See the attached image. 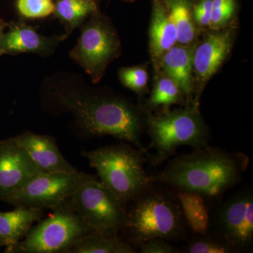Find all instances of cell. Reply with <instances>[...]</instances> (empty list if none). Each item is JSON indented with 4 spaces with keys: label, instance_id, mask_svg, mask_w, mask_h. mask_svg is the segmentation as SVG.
Listing matches in <instances>:
<instances>
[{
    "label": "cell",
    "instance_id": "6da1fadb",
    "mask_svg": "<svg viewBox=\"0 0 253 253\" xmlns=\"http://www.w3.org/2000/svg\"><path fill=\"white\" fill-rule=\"evenodd\" d=\"M46 104L72 115L86 135L111 136L146 151L141 136L144 113L121 96L99 92L69 83L52 82L46 89Z\"/></svg>",
    "mask_w": 253,
    "mask_h": 253
},
{
    "label": "cell",
    "instance_id": "7a4b0ae2",
    "mask_svg": "<svg viewBox=\"0 0 253 253\" xmlns=\"http://www.w3.org/2000/svg\"><path fill=\"white\" fill-rule=\"evenodd\" d=\"M250 162L249 156L244 153L208 145L174 156L161 172L150 175V179L151 182L176 191L199 194L211 208L242 181Z\"/></svg>",
    "mask_w": 253,
    "mask_h": 253
},
{
    "label": "cell",
    "instance_id": "3957f363",
    "mask_svg": "<svg viewBox=\"0 0 253 253\" xmlns=\"http://www.w3.org/2000/svg\"><path fill=\"white\" fill-rule=\"evenodd\" d=\"M122 230L126 242L136 250L148 240L186 241L191 235L175 190L161 184L151 186L125 207Z\"/></svg>",
    "mask_w": 253,
    "mask_h": 253
},
{
    "label": "cell",
    "instance_id": "277c9868",
    "mask_svg": "<svg viewBox=\"0 0 253 253\" xmlns=\"http://www.w3.org/2000/svg\"><path fill=\"white\" fill-rule=\"evenodd\" d=\"M144 129L150 137L147 162L161 166L181 146L199 149L209 145L211 134L199 108L184 106L162 113H144Z\"/></svg>",
    "mask_w": 253,
    "mask_h": 253
},
{
    "label": "cell",
    "instance_id": "5b68a950",
    "mask_svg": "<svg viewBox=\"0 0 253 253\" xmlns=\"http://www.w3.org/2000/svg\"><path fill=\"white\" fill-rule=\"evenodd\" d=\"M146 154L133 145L122 144L84 151L82 155L96 169L100 181L126 207L153 184L144 169Z\"/></svg>",
    "mask_w": 253,
    "mask_h": 253
},
{
    "label": "cell",
    "instance_id": "8992f818",
    "mask_svg": "<svg viewBox=\"0 0 253 253\" xmlns=\"http://www.w3.org/2000/svg\"><path fill=\"white\" fill-rule=\"evenodd\" d=\"M52 211L49 217L31 227L12 253H69L80 240L94 231L71 209L67 201Z\"/></svg>",
    "mask_w": 253,
    "mask_h": 253
},
{
    "label": "cell",
    "instance_id": "52a82bcc",
    "mask_svg": "<svg viewBox=\"0 0 253 253\" xmlns=\"http://www.w3.org/2000/svg\"><path fill=\"white\" fill-rule=\"evenodd\" d=\"M68 206L94 231L118 234L126 219L119 200L96 176L83 172Z\"/></svg>",
    "mask_w": 253,
    "mask_h": 253
},
{
    "label": "cell",
    "instance_id": "ba28073f",
    "mask_svg": "<svg viewBox=\"0 0 253 253\" xmlns=\"http://www.w3.org/2000/svg\"><path fill=\"white\" fill-rule=\"evenodd\" d=\"M81 26V36L70 57L86 71L92 83H98L110 63L121 55V41L109 18L99 10Z\"/></svg>",
    "mask_w": 253,
    "mask_h": 253
},
{
    "label": "cell",
    "instance_id": "9c48e42d",
    "mask_svg": "<svg viewBox=\"0 0 253 253\" xmlns=\"http://www.w3.org/2000/svg\"><path fill=\"white\" fill-rule=\"evenodd\" d=\"M209 231L223 240L235 253L253 249V190L244 187L212 206Z\"/></svg>",
    "mask_w": 253,
    "mask_h": 253
},
{
    "label": "cell",
    "instance_id": "30bf717a",
    "mask_svg": "<svg viewBox=\"0 0 253 253\" xmlns=\"http://www.w3.org/2000/svg\"><path fill=\"white\" fill-rule=\"evenodd\" d=\"M83 172H41L5 202L15 207L53 209L66 202L81 180Z\"/></svg>",
    "mask_w": 253,
    "mask_h": 253
},
{
    "label": "cell",
    "instance_id": "8fae6325",
    "mask_svg": "<svg viewBox=\"0 0 253 253\" xmlns=\"http://www.w3.org/2000/svg\"><path fill=\"white\" fill-rule=\"evenodd\" d=\"M234 28L206 33L193 49V73L196 80L194 104L199 107L200 96L206 83L219 71L234 44Z\"/></svg>",
    "mask_w": 253,
    "mask_h": 253
},
{
    "label": "cell",
    "instance_id": "7c38bea8",
    "mask_svg": "<svg viewBox=\"0 0 253 253\" xmlns=\"http://www.w3.org/2000/svg\"><path fill=\"white\" fill-rule=\"evenodd\" d=\"M41 172L13 137L0 141V201H4Z\"/></svg>",
    "mask_w": 253,
    "mask_h": 253
},
{
    "label": "cell",
    "instance_id": "4fadbf2b",
    "mask_svg": "<svg viewBox=\"0 0 253 253\" xmlns=\"http://www.w3.org/2000/svg\"><path fill=\"white\" fill-rule=\"evenodd\" d=\"M41 169L42 172L71 173L77 172L68 162L56 144L54 137L42 135L32 131H24L13 137Z\"/></svg>",
    "mask_w": 253,
    "mask_h": 253
},
{
    "label": "cell",
    "instance_id": "5bb4252c",
    "mask_svg": "<svg viewBox=\"0 0 253 253\" xmlns=\"http://www.w3.org/2000/svg\"><path fill=\"white\" fill-rule=\"evenodd\" d=\"M193 49L194 46L176 44L161 56L158 66L180 88L185 98L186 106H196L194 104Z\"/></svg>",
    "mask_w": 253,
    "mask_h": 253
},
{
    "label": "cell",
    "instance_id": "9a60e30c",
    "mask_svg": "<svg viewBox=\"0 0 253 253\" xmlns=\"http://www.w3.org/2000/svg\"><path fill=\"white\" fill-rule=\"evenodd\" d=\"M66 38V35L46 38L38 33L36 27L24 22H18L14 23L6 36L2 37L1 46L4 51L12 54L36 53L47 55Z\"/></svg>",
    "mask_w": 253,
    "mask_h": 253
},
{
    "label": "cell",
    "instance_id": "2e32d148",
    "mask_svg": "<svg viewBox=\"0 0 253 253\" xmlns=\"http://www.w3.org/2000/svg\"><path fill=\"white\" fill-rule=\"evenodd\" d=\"M152 12L149 27V49L156 66L166 51L177 44L175 26L163 0H151Z\"/></svg>",
    "mask_w": 253,
    "mask_h": 253
},
{
    "label": "cell",
    "instance_id": "e0dca14e",
    "mask_svg": "<svg viewBox=\"0 0 253 253\" xmlns=\"http://www.w3.org/2000/svg\"><path fill=\"white\" fill-rule=\"evenodd\" d=\"M43 215L44 211L37 208L16 207L14 211L0 212V240L6 247V253H12L32 225Z\"/></svg>",
    "mask_w": 253,
    "mask_h": 253
},
{
    "label": "cell",
    "instance_id": "ac0fdd59",
    "mask_svg": "<svg viewBox=\"0 0 253 253\" xmlns=\"http://www.w3.org/2000/svg\"><path fill=\"white\" fill-rule=\"evenodd\" d=\"M176 191V190H175ZM184 219L191 234L209 232L211 208L202 196L189 191H176Z\"/></svg>",
    "mask_w": 253,
    "mask_h": 253
},
{
    "label": "cell",
    "instance_id": "d6986e66",
    "mask_svg": "<svg viewBox=\"0 0 253 253\" xmlns=\"http://www.w3.org/2000/svg\"><path fill=\"white\" fill-rule=\"evenodd\" d=\"M174 105L186 106L185 98L175 82L162 73L155 82L149 99L141 109L144 113L156 111L158 113L168 111Z\"/></svg>",
    "mask_w": 253,
    "mask_h": 253
},
{
    "label": "cell",
    "instance_id": "ffe728a7",
    "mask_svg": "<svg viewBox=\"0 0 253 253\" xmlns=\"http://www.w3.org/2000/svg\"><path fill=\"white\" fill-rule=\"evenodd\" d=\"M134 247L118 234L93 231L70 250L69 253H135Z\"/></svg>",
    "mask_w": 253,
    "mask_h": 253
},
{
    "label": "cell",
    "instance_id": "44dd1931",
    "mask_svg": "<svg viewBox=\"0 0 253 253\" xmlns=\"http://www.w3.org/2000/svg\"><path fill=\"white\" fill-rule=\"evenodd\" d=\"M177 32V44L192 46L198 36V27L189 0H163Z\"/></svg>",
    "mask_w": 253,
    "mask_h": 253
},
{
    "label": "cell",
    "instance_id": "7402d4cb",
    "mask_svg": "<svg viewBox=\"0 0 253 253\" xmlns=\"http://www.w3.org/2000/svg\"><path fill=\"white\" fill-rule=\"evenodd\" d=\"M98 9L97 1L54 0V14L66 26V36L82 26Z\"/></svg>",
    "mask_w": 253,
    "mask_h": 253
},
{
    "label": "cell",
    "instance_id": "603a6c76",
    "mask_svg": "<svg viewBox=\"0 0 253 253\" xmlns=\"http://www.w3.org/2000/svg\"><path fill=\"white\" fill-rule=\"evenodd\" d=\"M186 242L180 248L181 253H235L229 245L210 231L204 235L191 234Z\"/></svg>",
    "mask_w": 253,
    "mask_h": 253
},
{
    "label": "cell",
    "instance_id": "cb8c5ba5",
    "mask_svg": "<svg viewBox=\"0 0 253 253\" xmlns=\"http://www.w3.org/2000/svg\"><path fill=\"white\" fill-rule=\"evenodd\" d=\"M118 76L123 86L134 91L139 96L146 94L147 91L149 73L142 66L120 68Z\"/></svg>",
    "mask_w": 253,
    "mask_h": 253
},
{
    "label": "cell",
    "instance_id": "d4e9b609",
    "mask_svg": "<svg viewBox=\"0 0 253 253\" xmlns=\"http://www.w3.org/2000/svg\"><path fill=\"white\" fill-rule=\"evenodd\" d=\"M238 4L236 0H212V14L210 28L218 31L229 27L234 21Z\"/></svg>",
    "mask_w": 253,
    "mask_h": 253
},
{
    "label": "cell",
    "instance_id": "484cf974",
    "mask_svg": "<svg viewBox=\"0 0 253 253\" xmlns=\"http://www.w3.org/2000/svg\"><path fill=\"white\" fill-rule=\"evenodd\" d=\"M16 9L25 18H45L54 13V0H17Z\"/></svg>",
    "mask_w": 253,
    "mask_h": 253
},
{
    "label": "cell",
    "instance_id": "4316f807",
    "mask_svg": "<svg viewBox=\"0 0 253 253\" xmlns=\"http://www.w3.org/2000/svg\"><path fill=\"white\" fill-rule=\"evenodd\" d=\"M212 9V0H199L192 4L193 17L197 27H210Z\"/></svg>",
    "mask_w": 253,
    "mask_h": 253
},
{
    "label": "cell",
    "instance_id": "83f0119b",
    "mask_svg": "<svg viewBox=\"0 0 253 253\" xmlns=\"http://www.w3.org/2000/svg\"><path fill=\"white\" fill-rule=\"evenodd\" d=\"M141 253H181L180 248L163 239H152L145 241L137 248Z\"/></svg>",
    "mask_w": 253,
    "mask_h": 253
},
{
    "label": "cell",
    "instance_id": "f1b7e54d",
    "mask_svg": "<svg viewBox=\"0 0 253 253\" xmlns=\"http://www.w3.org/2000/svg\"><path fill=\"white\" fill-rule=\"evenodd\" d=\"M3 26H0V46H1V40H2V33H1V30H2Z\"/></svg>",
    "mask_w": 253,
    "mask_h": 253
},
{
    "label": "cell",
    "instance_id": "f546056e",
    "mask_svg": "<svg viewBox=\"0 0 253 253\" xmlns=\"http://www.w3.org/2000/svg\"><path fill=\"white\" fill-rule=\"evenodd\" d=\"M122 1H126V2H133L134 0H122Z\"/></svg>",
    "mask_w": 253,
    "mask_h": 253
},
{
    "label": "cell",
    "instance_id": "4dcf8cb0",
    "mask_svg": "<svg viewBox=\"0 0 253 253\" xmlns=\"http://www.w3.org/2000/svg\"><path fill=\"white\" fill-rule=\"evenodd\" d=\"M1 246H3V245L2 243H1V240H0V247H1Z\"/></svg>",
    "mask_w": 253,
    "mask_h": 253
},
{
    "label": "cell",
    "instance_id": "1f68e13d",
    "mask_svg": "<svg viewBox=\"0 0 253 253\" xmlns=\"http://www.w3.org/2000/svg\"><path fill=\"white\" fill-rule=\"evenodd\" d=\"M90 1H98V0H90Z\"/></svg>",
    "mask_w": 253,
    "mask_h": 253
},
{
    "label": "cell",
    "instance_id": "d6a6232c",
    "mask_svg": "<svg viewBox=\"0 0 253 253\" xmlns=\"http://www.w3.org/2000/svg\"><path fill=\"white\" fill-rule=\"evenodd\" d=\"M0 26H3V25L1 24V23H0Z\"/></svg>",
    "mask_w": 253,
    "mask_h": 253
}]
</instances>
